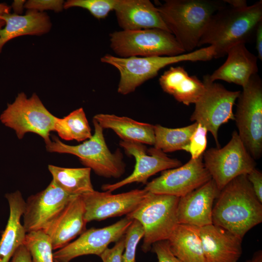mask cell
Wrapping results in <instances>:
<instances>
[{"label": "cell", "mask_w": 262, "mask_h": 262, "mask_svg": "<svg viewBox=\"0 0 262 262\" xmlns=\"http://www.w3.org/2000/svg\"><path fill=\"white\" fill-rule=\"evenodd\" d=\"M215 201L213 224L242 239L262 222V203L256 196L246 175L239 176L229 182Z\"/></svg>", "instance_id": "1"}, {"label": "cell", "mask_w": 262, "mask_h": 262, "mask_svg": "<svg viewBox=\"0 0 262 262\" xmlns=\"http://www.w3.org/2000/svg\"><path fill=\"white\" fill-rule=\"evenodd\" d=\"M261 21L262 0L241 8L226 4L212 16L197 47L210 45L213 58L223 57L232 47L249 41Z\"/></svg>", "instance_id": "2"}, {"label": "cell", "mask_w": 262, "mask_h": 262, "mask_svg": "<svg viewBox=\"0 0 262 262\" xmlns=\"http://www.w3.org/2000/svg\"><path fill=\"white\" fill-rule=\"evenodd\" d=\"M224 0H166L157 7L170 32L186 53L197 47L212 16Z\"/></svg>", "instance_id": "3"}, {"label": "cell", "mask_w": 262, "mask_h": 262, "mask_svg": "<svg viewBox=\"0 0 262 262\" xmlns=\"http://www.w3.org/2000/svg\"><path fill=\"white\" fill-rule=\"evenodd\" d=\"M212 46L174 56L137 57L122 58L107 54L101 62L113 66L119 72L118 93L126 95L133 92L147 81L156 77L159 71L171 64L184 61H207L213 58Z\"/></svg>", "instance_id": "4"}, {"label": "cell", "mask_w": 262, "mask_h": 262, "mask_svg": "<svg viewBox=\"0 0 262 262\" xmlns=\"http://www.w3.org/2000/svg\"><path fill=\"white\" fill-rule=\"evenodd\" d=\"M94 133L88 139L76 146L66 145L53 136L46 144L50 152L70 154L78 157L81 163L98 175L106 178H118L125 172V164L120 150L113 153L108 148L103 129L93 118Z\"/></svg>", "instance_id": "5"}, {"label": "cell", "mask_w": 262, "mask_h": 262, "mask_svg": "<svg viewBox=\"0 0 262 262\" xmlns=\"http://www.w3.org/2000/svg\"><path fill=\"white\" fill-rule=\"evenodd\" d=\"M179 199L175 196L148 192L139 206L126 215L139 222L143 227L142 249L144 252L149 251L154 243L167 240L179 224L177 217Z\"/></svg>", "instance_id": "6"}, {"label": "cell", "mask_w": 262, "mask_h": 262, "mask_svg": "<svg viewBox=\"0 0 262 262\" xmlns=\"http://www.w3.org/2000/svg\"><path fill=\"white\" fill-rule=\"evenodd\" d=\"M110 47L119 57L174 56L186 53L169 32L160 29L115 31Z\"/></svg>", "instance_id": "7"}, {"label": "cell", "mask_w": 262, "mask_h": 262, "mask_svg": "<svg viewBox=\"0 0 262 262\" xmlns=\"http://www.w3.org/2000/svg\"><path fill=\"white\" fill-rule=\"evenodd\" d=\"M234 120L238 135L254 160L262 154V82L252 76L237 98Z\"/></svg>", "instance_id": "8"}, {"label": "cell", "mask_w": 262, "mask_h": 262, "mask_svg": "<svg viewBox=\"0 0 262 262\" xmlns=\"http://www.w3.org/2000/svg\"><path fill=\"white\" fill-rule=\"evenodd\" d=\"M56 116L45 107L35 94L28 98L24 92L19 93L14 102L8 103L0 116L5 126L15 131L18 139L27 132H33L49 143L50 132L54 131Z\"/></svg>", "instance_id": "9"}, {"label": "cell", "mask_w": 262, "mask_h": 262, "mask_svg": "<svg viewBox=\"0 0 262 262\" xmlns=\"http://www.w3.org/2000/svg\"><path fill=\"white\" fill-rule=\"evenodd\" d=\"M203 161L220 191L236 177L248 174L256 164L236 131L223 147L206 150Z\"/></svg>", "instance_id": "10"}, {"label": "cell", "mask_w": 262, "mask_h": 262, "mask_svg": "<svg viewBox=\"0 0 262 262\" xmlns=\"http://www.w3.org/2000/svg\"><path fill=\"white\" fill-rule=\"evenodd\" d=\"M203 82L205 91L195 104L190 120L205 127L219 148V128L229 120H234L232 108L241 91L228 90L223 85L210 81L207 75L204 76Z\"/></svg>", "instance_id": "11"}, {"label": "cell", "mask_w": 262, "mask_h": 262, "mask_svg": "<svg viewBox=\"0 0 262 262\" xmlns=\"http://www.w3.org/2000/svg\"><path fill=\"white\" fill-rule=\"evenodd\" d=\"M211 179L202 155L196 159H190L180 166L162 171L159 177L147 182L144 189L151 193L180 197Z\"/></svg>", "instance_id": "12"}, {"label": "cell", "mask_w": 262, "mask_h": 262, "mask_svg": "<svg viewBox=\"0 0 262 262\" xmlns=\"http://www.w3.org/2000/svg\"><path fill=\"white\" fill-rule=\"evenodd\" d=\"M119 145L127 154L134 158V168L132 173L122 180L103 184L101 188L104 191L112 192L133 182L146 184L148 179L156 173L182 165L180 160L169 157L165 153L154 147L147 149L143 144L122 140Z\"/></svg>", "instance_id": "13"}, {"label": "cell", "mask_w": 262, "mask_h": 262, "mask_svg": "<svg viewBox=\"0 0 262 262\" xmlns=\"http://www.w3.org/2000/svg\"><path fill=\"white\" fill-rule=\"evenodd\" d=\"M132 221L126 216L104 228L86 229L76 240L53 252L54 259L59 262H70L83 255L99 257L111 243L117 242L125 235Z\"/></svg>", "instance_id": "14"}, {"label": "cell", "mask_w": 262, "mask_h": 262, "mask_svg": "<svg viewBox=\"0 0 262 262\" xmlns=\"http://www.w3.org/2000/svg\"><path fill=\"white\" fill-rule=\"evenodd\" d=\"M76 196L67 194L52 180L45 189L30 196L22 215L26 233L44 230Z\"/></svg>", "instance_id": "15"}, {"label": "cell", "mask_w": 262, "mask_h": 262, "mask_svg": "<svg viewBox=\"0 0 262 262\" xmlns=\"http://www.w3.org/2000/svg\"><path fill=\"white\" fill-rule=\"evenodd\" d=\"M143 189L113 194L112 192L94 191L82 196L87 223L127 215L134 211L147 194Z\"/></svg>", "instance_id": "16"}, {"label": "cell", "mask_w": 262, "mask_h": 262, "mask_svg": "<svg viewBox=\"0 0 262 262\" xmlns=\"http://www.w3.org/2000/svg\"><path fill=\"white\" fill-rule=\"evenodd\" d=\"M219 192L215 182L211 179L179 197L177 209L178 223L198 228L212 224L213 208Z\"/></svg>", "instance_id": "17"}, {"label": "cell", "mask_w": 262, "mask_h": 262, "mask_svg": "<svg viewBox=\"0 0 262 262\" xmlns=\"http://www.w3.org/2000/svg\"><path fill=\"white\" fill-rule=\"evenodd\" d=\"M84 207L81 196L71 200L44 229L53 250L59 249L86 230Z\"/></svg>", "instance_id": "18"}, {"label": "cell", "mask_w": 262, "mask_h": 262, "mask_svg": "<svg viewBox=\"0 0 262 262\" xmlns=\"http://www.w3.org/2000/svg\"><path fill=\"white\" fill-rule=\"evenodd\" d=\"M205 262H238L243 239L213 224L199 228Z\"/></svg>", "instance_id": "19"}, {"label": "cell", "mask_w": 262, "mask_h": 262, "mask_svg": "<svg viewBox=\"0 0 262 262\" xmlns=\"http://www.w3.org/2000/svg\"><path fill=\"white\" fill-rule=\"evenodd\" d=\"M114 11L123 30L157 28L170 32L157 7L149 0H117Z\"/></svg>", "instance_id": "20"}, {"label": "cell", "mask_w": 262, "mask_h": 262, "mask_svg": "<svg viewBox=\"0 0 262 262\" xmlns=\"http://www.w3.org/2000/svg\"><path fill=\"white\" fill-rule=\"evenodd\" d=\"M225 63L212 74L207 75L211 82L222 80L244 87L250 77L257 74V57L250 52L245 44H239L227 52Z\"/></svg>", "instance_id": "21"}, {"label": "cell", "mask_w": 262, "mask_h": 262, "mask_svg": "<svg viewBox=\"0 0 262 262\" xmlns=\"http://www.w3.org/2000/svg\"><path fill=\"white\" fill-rule=\"evenodd\" d=\"M5 197L9 207V215L0 239V262H10L19 246L23 245L26 232L21 223L25 201L16 190L7 193Z\"/></svg>", "instance_id": "22"}, {"label": "cell", "mask_w": 262, "mask_h": 262, "mask_svg": "<svg viewBox=\"0 0 262 262\" xmlns=\"http://www.w3.org/2000/svg\"><path fill=\"white\" fill-rule=\"evenodd\" d=\"M5 26L0 30V53L4 45L13 38L22 35H41L48 33L52 24L45 12L27 10L25 15L5 14Z\"/></svg>", "instance_id": "23"}, {"label": "cell", "mask_w": 262, "mask_h": 262, "mask_svg": "<svg viewBox=\"0 0 262 262\" xmlns=\"http://www.w3.org/2000/svg\"><path fill=\"white\" fill-rule=\"evenodd\" d=\"M163 90L185 105L195 104L203 94L205 87L196 76H190L182 66H171L159 78Z\"/></svg>", "instance_id": "24"}, {"label": "cell", "mask_w": 262, "mask_h": 262, "mask_svg": "<svg viewBox=\"0 0 262 262\" xmlns=\"http://www.w3.org/2000/svg\"><path fill=\"white\" fill-rule=\"evenodd\" d=\"M93 119L103 129L113 130L122 141L153 146L154 144V125L126 116L106 114H97Z\"/></svg>", "instance_id": "25"}, {"label": "cell", "mask_w": 262, "mask_h": 262, "mask_svg": "<svg viewBox=\"0 0 262 262\" xmlns=\"http://www.w3.org/2000/svg\"><path fill=\"white\" fill-rule=\"evenodd\" d=\"M167 241L172 254L182 262H205L199 228L178 224Z\"/></svg>", "instance_id": "26"}, {"label": "cell", "mask_w": 262, "mask_h": 262, "mask_svg": "<svg viewBox=\"0 0 262 262\" xmlns=\"http://www.w3.org/2000/svg\"><path fill=\"white\" fill-rule=\"evenodd\" d=\"M52 181L67 194L82 196L94 191L88 167L66 168L49 165Z\"/></svg>", "instance_id": "27"}, {"label": "cell", "mask_w": 262, "mask_h": 262, "mask_svg": "<svg viewBox=\"0 0 262 262\" xmlns=\"http://www.w3.org/2000/svg\"><path fill=\"white\" fill-rule=\"evenodd\" d=\"M60 137L65 140L85 141L92 135L82 108L76 109L62 118L56 117L54 126Z\"/></svg>", "instance_id": "28"}, {"label": "cell", "mask_w": 262, "mask_h": 262, "mask_svg": "<svg viewBox=\"0 0 262 262\" xmlns=\"http://www.w3.org/2000/svg\"><path fill=\"white\" fill-rule=\"evenodd\" d=\"M197 123L179 128H168L157 124L154 126V147L164 153L182 150L188 145Z\"/></svg>", "instance_id": "29"}, {"label": "cell", "mask_w": 262, "mask_h": 262, "mask_svg": "<svg viewBox=\"0 0 262 262\" xmlns=\"http://www.w3.org/2000/svg\"><path fill=\"white\" fill-rule=\"evenodd\" d=\"M23 245L29 252L32 262H54L51 239L43 230L26 233Z\"/></svg>", "instance_id": "30"}, {"label": "cell", "mask_w": 262, "mask_h": 262, "mask_svg": "<svg viewBox=\"0 0 262 262\" xmlns=\"http://www.w3.org/2000/svg\"><path fill=\"white\" fill-rule=\"evenodd\" d=\"M117 0H68L64 2V9L81 7L87 10L95 18H105L114 10Z\"/></svg>", "instance_id": "31"}, {"label": "cell", "mask_w": 262, "mask_h": 262, "mask_svg": "<svg viewBox=\"0 0 262 262\" xmlns=\"http://www.w3.org/2000/svg\"><path fill=\"white\" fill-rule=\"evenodd\" d=\"M144 235L142 225L138 221L132 220L124 235L125 245L122 262H136L137 246Z\"/></svg>", "instance_id": "32"}, {"label": "cell", "mask_w": 262, "mask_h": 262, "mask_svg": "<svg viewBox=\"0 0 262 262\" xmlns=\"http://www.w3.org/2000/svg\"><path fill=\"white\" fill-rule=\"evenodd\" d=\"M208 131L205 127L198 123L191 136L189 143L183 150L191 154V159H196L203 155L207 147Z\"/></svg>", "instance_id": "33"}, {"label": "cell", "mask_w": 262, "mask_h": 262, "mask_svg": "<svg viewBox=\"0 0 262 262\" xmlns=\"http://www.w3.org/2000/svg\"><path fill=\"white\" fill-rule=\"evenodd\" d=\"M64 2L62 0H29L25 2L24 8L40 12L46 10L60 12L64 9Z\"/></svg>", "instance_id": "34"}, {"label": "cell", "mask_w": 262, "mask_h": 262, "mask_svg": "<svg viewBox=\"0 0 262 262\" xmlns=\"http://www.w3.org/2000/svg\"><path fill=\"white\" fill-rule=\"evenodd\" d=\"M151 249L156 254L158 260L157 262H182L172 254L169 249L167 240L154 243Z\"/></svg>", "instance_id": "35"}, {"label": "cell", "mask_w": 262, "mask_h": 262, "mask_svg": "<svg viewBox=\"0 0 262 262\" xmlns=\"http://www.w3.org/2000/svg\"><path fill=\"white\" fill-rule=\"evenodd\" d=\"M124 245V235L113 247H108L100 255L102 262H122Z\"/></svg>", "instance_id": "36"}, {"label": "cell", "mask_w": 262, "mask_h": 262, "mask_svg": "<svg viewBox=\"0 0 262 262\" xmlns=\"http://www.w3.org/2000/svg\"><path fill=\"white\" fill-rule=\"evenodd\" d=\"M246 175L256 196L259 200L262 203V172L255 168Z\"/></svg>", "instance_id": "37"}, {"label": "cell", "mask_w": 262, "mask_h": 262, "mask_svg": "<svg viewBox=\"0 0 262 262\" xmlns=\"http://www.w3.org/2000/svg\"><path fill=\"white\" fill-rule=\"evenodd\" d=\"M10 262H32L31 255L23 245L16 250Z\"/></svg>", "instance_id": "38"}, {"label": "cell", "mask_w": 262, "mask_h": 262, "mask_svg": "<svg viewBox=\"0 0 262 262\" xmlns=\"http://www.w3.org/2000/svg\"><path fill=\"white\" fill-rule=\"evenodd\" d=\"M256 49L258 57L261 61L262 60V21L258 25L256 32Z\"/></svg>", "instance_id": "39"}, {"label": "cell", "mask_w": 262, "mask_h": 262, "mask_svg": "<svg viewBox=\"0 0 262 262\" xmlns=\"http://www.w3.org/2000/svg\"><path fill=\"white\" fill-rule=\"evenodd\" d=\"M11 7L5 3H0V30L4 27L5 22L3 19V16L10 13Z\"/></svg>", "instance_id": "40"}, {"label": "cell", "mask_w": 262, "mask_h": 262, "mask_svg": "<svg viewBox=\"0 0 262 262\" xmlns=\"http://www.w3.org/2000/svg\"><path fill=\"white\" fill-rule=\"evenodd\" d=\"M25 0H14L11 6L14 11V13L20 15L23 12Z\"/></svg>", "instance_id": "41"}, {"label": "cell", "mask_w": 262, "mask_h": 262, "mask_svg": "<svg viewBox=\"0 0 262 262\" xmlns=\"http://www.w3.org/2000/svg\"><path fill=\"white\" fill-rule=\"evenodd\" d=\"M224 1L229 5L235 8H241L247 6L246 0H224Z\"/></svg>", "instance_id": "42"}, {"label": "cell", "mask_w": 262, "mask_h": 262, "mask_svg": "<svg viewBox=\"0 0 262 262\" xmlns=\"http://www.w3.org/2000/svg\"><path fill=\"white\" fill-rule=\"evenodd\" d=\"M245 262H262V251L259 250L255 252L252 257Z\"/></svg>", "instance_id": "43"}, {"label": "cell", "mask_w": 262, "mask_h": 262, "mask_svg": "<svg viewBox=\"0 0 262 262\" xmlns=\"http://www.w3.org/2000/svg\"><path fill=\"white\" fill-rule=\"evenodd\" d=\"M54 262H58V261H56V260H54Z\"/></svg>", "instance_id": "44"}]
</instances>
